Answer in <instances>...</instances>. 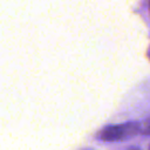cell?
Instances as JSON below:
<instances>
[{
  "label": "cell",
  "mask_w": 150,
  "mask_h": 150,
  "mask_svg": "<svg viewBox=\"0 0 150 150\" xmlns=\"http://www.w3.org/2000/svg\"><path fill=\"white\" fill-rule=\"evenodd\" d=\"M149 9H150V2H149Z\"/></svg>",
  "instance_id": "5"
},
{
  "label": "cell",
  "mask_w": 150,
  "mask_h": 150,
  "mask_svg": "<svg viewBox=\"0 0 150 150\" xmlns=\"http://www.w3.org/2000/svg\"><path fill=\"white\" fill-rule=\"evenodd\" d=\"M125 150H141L138 146H129V148H127Z\"/></svg>",
  "instance_id": "3"
},
{
  "label": "cell",
  "mask_w": 150,
  "mask_h": 150,
  "mask_svg": "<svg viewBox=\"0 0 150 150\" xmlns=\"http://www.w3.org/2000/svg\"><path fill=\"white\" fill-rule=\"evenodd\" d=\"M139 125H141V134L142 135L150 136V116L146 117L145 120L141 121L139 122Z\"/></svg>",
  "instance_id": "2"
},
{
  "label": "cell",
  "mask_w": 150,
  "mask_h": 150,
  "mask_svg": "<svg viewBox=\"0 0 150 150\" xmlns=\"http://www.w3.org/2000/svg\"><path fill=\"white\" fill-rule=\"evenodd\" d=\"M81 150H93V149H81Z\"/></svg>",
  "instance_id": "4"
},
{
  "label": "cell",
  "mask_w": 150,
  "mask_h": 150,
  "mask_svg": "<svg viewBox=\"0 0 150 150\" xmlns=\"http://www.w3.org/2000/svg\"><path fill=\"white\" fill-rule=\"evenodd\" d=\"M141 134V125L138 121H130L121 124L105 125L97 132V137L104 142L124 141Z\"/></svg>",
  "instance_id": "1"
},
{
  "label": "cell",
  "mask_w": 150,
  "mask_h": 150,
  "mask_svg": "<svg viewBox=\"0 0 150 150\" xmlns=\"http://www.w3.org/2000/svg\"><path fill=\"white\" fill-rule=\"evenodd\" d=\"M149 150H150V146H149Z\"/></svg>",
  "instance_id": "6"
}]
</instances>
